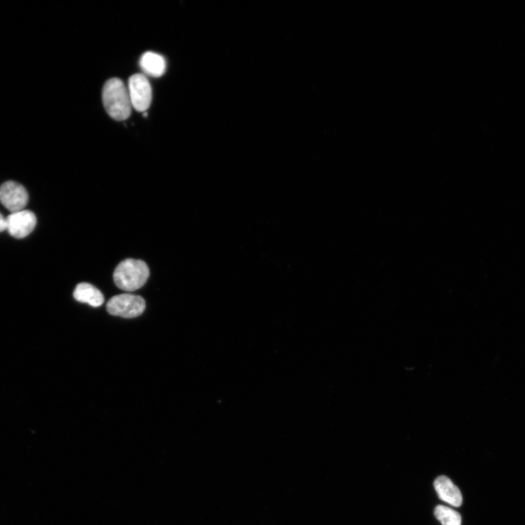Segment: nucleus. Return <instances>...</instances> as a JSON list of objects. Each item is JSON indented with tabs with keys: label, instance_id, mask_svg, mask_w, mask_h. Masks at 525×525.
Wrapping results in <instances>:
<instances>
[{
	"label": "nucleus",
	"instance_id": "nucleus-1",
	"mask_svg": "<svg viewBox=\"0 0 525 525\" xmlns=\"http://www.w3.org/2000/svg\"><path fill=\"white\" fill-rule=\"evenodd\" d=\"M104 107L112 119L122 122L132 113V102L127 88L120 78L108 80L102 90Z\"/></svg>",
	"mask_w": 525,
	"mask_h": 525
},
{
	"label": "nucleus",
	"instance_id": "nucleus-2",
	"mask_svg": "<svg viewBox=\"0 0 525 525\" xmlns=\"http://www.w3.org/2000/svg\"><path fill=\"white\" fill-rule=\"evenodd\" d=\"M149 276L150 270L145 262L129 258L121 262L116 267L113 280L119 288L132 292L144 286Z\"/></svg>",
	"mask_w": 525,
	"mask_h": 525
},
{
	"label": "nucleus",
	"instance_id": "nucleus-3",
	"mask_svg": "<svg viewBox=\"0 0 525 525\" xmlns=\"http://www.w3.org/2000/svg\"><path fill=\"white\" fill-rule=\"evenodd\" d=\"M145 307V301L142 297L124 294L111 298L106 307L111 315L134 318L140 316L144 312Z\"/></svg>",
	"mask_w": 525,
	"mask_h": 525
},
{
	"label": "nucleus",
	"instance_id": "nucleus-4",
	"mask_svg": "<svg viewBox=\"0 0 525 525\" xmlns=\"http://www.w3.org/2000/svg\"><path fill=\"white\" fill-rule=\"evenodd\" d=\"M129 94L132 107L137 112H146L152 101V88L142 74H135L129 79Z\"/></svg>",
	"mask_w": 525,
	"mask_h": 525
},
{
	"label": "nucleus",
	"instance_id": "nucleus-5",
	"mask_svg": "<svg viewBox=\"0 0 525 525\" xmlns=\"http://www.w3.org/2000/svg\"><path fill=\"white\" fill-rule=\"evenodd\" d=\"M28 200L26 190L18 183L9 181L0 187V201L12 213L23 211Z\"/></svg>",
	"mask_w": 525,
	"mask_h": 525
},
{
	"label": "nucleus",
	"instance_id": "nucleus-6",
	"mask_svg": "<svg viewBox=\"0 0 525 525\" xmlns=\"http://www.w3.org/2000/svg\"><path fill=\"white\" fill-rule=\"evenodd\" d=\"M7 230L17 239L24 238L34 230L37 224L36 215L28 211L11 213L7 218Z\"/></svg>",
	"mask_w": 525,
	"mask_h": 525
},
{
	"label": "nucleus",
	"instance_id": "nucleus-7",
	"mask_svg": "<svg viewBox=\"0 0 525 525\" xmlns=\"http://www.w3.org/2000/svg\"><path fill=\"white\" fill-rule=\"evenodd\" d=\"M434 487L442 501L454 507H461L462 504L461 492L450 479L445 476L438 477L434 482Z\"/></svg>",
	"mask_w": 525,
	"mask_h": 525
},
{
	"label": "nucleus",
	"instance_id": "nucleus-8",
	"mask_svg": "<svg viewBox=\"0 0 525 525\" xmlns=\"http://www.w3.org/2000/svg\"><path fill=\"white\" fill-rule=\"evenodd\" d=\"M73 297L76 301L90 304L93 307H99L105 302L102 292L95 286L87 282H82L76 286Z\"/></svg>",
	"mask_w": 525,
	"mask_h": 525
},
{
	"label": "nucleus",
	"instance_id": "nucleus-9",
	"mask_svg": "<svg viewBox=\"0 0 525 525\" xmlns=\"http://www.w3.org/2000/svg\"><path fill=\"white\" fill-rule=\"evenodd\" d=\"M139 66L142 71L152 77H161L166 71L165 58L154 52H145L140 58Z\"/></svg>",
	"mask_w": 525,
	"mask_h": 525
},
{
	"label": "nucleus",
	"instance_id": "nucleus-10",
	"mask_svg": "<svg viewBox=\"0 0 525 525\" xmlns=\"http://www.w3.org/2000/svg\"><path fill=\"white\" fill-rule=\"evenodd\" d=\"M434 514L442 525H461L462 524L460 514L451 508L438 506L435 509Z\"/></svg>",
	"mask_w": 525,
	"mask_h": 525
},
{
	"label": "nucleus",
	"instance_id": "nucleus-11",
	"mask_svg": "<svg viewBox=\"0 0 525 525\" xmlns=\"http://www.w3.org/2000/svg\"><path fill=\"white\" fill-rule=\"evenodd\" d=\"M6 229L7 220L1 213H0V232L4 231Z\"/></svg>",
	"mask_w": 525,
	"mask_h": 525
}]
</instances>
